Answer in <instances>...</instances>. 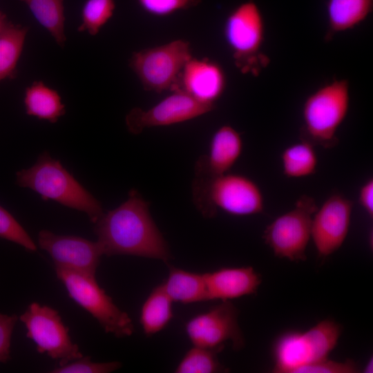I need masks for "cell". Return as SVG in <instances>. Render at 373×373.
I'll list each match as a JSON object with an SVG mask.
<instances>
[{"mask_svg": "<svg viewBox=\"0 0 373 373\" xmlns=\"http://www.w3.org/2000/svg\"><path fill=\"white\" fill-rule=\"evenodd\" d=\"M149 206L137 190L131 189L125 202L102 215L94 231L104 255L135 256L165 262L170 260L169 247Z\"/></svg>", "mask_w": 373, "mask_h": 373, "instance_id": "cell-1", "label": "cell"}, {"mask_svg": "<svg viewBox=\"0 0 373 373\" xmlns=\"http://www.w3.org/2000/svg\"><path fill=\"white\" fill-rule=\"evenodd\" d=\"M192 200L198 211L213 218L219 211L236 216L263 212L265 200L259 186L240 174L196 176L192 182Z\"/></svg>", "mask_w": 373, "mask_h": 373, "instance_id": "cell-2", "label": "cell"}, {"mask_svg": "<svg viewBox=\"0 0 373 373\" xmlns=\"http://www.w3.org/2000/svg\"><path fill=\"white\" fill-rule=\"evenodd\" d=\"M17 183L64 206L86 213L95 223L104 213L101 203L48 153L39 156L31 168L17 173Z\"/></svg>", "mask_w": 373, "mask_h": 373, "instance_id": "cell-3", "label": "cell"}, {"mask_svg": "<svg viewBox=\"0 0 373 373\" xmlns=\"http://www.w3.org/2000/svg\"><path fill=\"white\" fill-rule=\"evenodd\" d=\"M350 88L347 79H335L306 98L302 111L300 140L325 149L337 145V131L350 108Z\"/></svg>", "mask_w": 373, "mask_h": 373, "instance_id": "cell-4", "label": "cell"}, {"mask_svg": "<svg viewBox=\"0 0 373 373\" xmlns=\"http://www.w3.org/2000/svg\"><path fill=\"white\" fill-rule=\"evenodd\" d=\"M343 332L336 321L326 318L309 329L289 331L278 336L273 345L275 373H296L303 367L328 358Z\"/></svg>", "mask_w": 373, "mask_h": 373, "instance_id": "cell-5", "label": "cell"}, {"mask_svg": "<svg viewBox=\"0 0 373 373\" xmlns=\"http://www.w3.org/2000/svg\"><path fill=\"white\" fill-rule=\"evenodd\" d=\"M265 25L260 8L254 0L235 7L227 15L224 36L238 70L244 75H260L269 63L262 50Z\"/></svg>", "mask_w": 373, "mask_h": 373, "instance_id": "cell-6", "label": "cell"}, {"mask_svg": "<svg viewBox=\"0 0 373 373\" xmlns=\"http://www.w3.org/2000/svg\"><path fill=\"white\" fill-rule=\"evenodd\" d=\"M55 267L57 276L64 285L69 297L89 312L106 332L119 338L133 334L131 318L98 285L95 276Z\"/></svg>", "mask_w": 373, "mask_h": 373, "instance_id": "cell-7", "label": "cell"}, {"mask_svg": "<svg viewBox=\"0 0 373 373\" xmlns=\"http://www.w3.org/2000/svg\"><path fill=\"white\" fill-rule=\"evenodd\" d=\"M191 57L189 41L178 39L134 52L128 64L145 90L161 93L178 88L182 69Z\"/></svg>", "mask_w": 373, "mask_h": 373, "instance_id": "cell-8", "label": "cell"}, {"mask_svg": "<svg viewBox=\"0 0 373 373\" xmlns=\"http://www.w3.org/2000/svg\"><path fill=\"white\" fill-rule=\"evenodd\" d=\"M317 208L313 197L303 195L291 209L267 226L262 238L276 257L292 262L307 259L312 218Z\"/></svg>", "mask_w": 373, "mask_h": 373, "instance_id": "cell-9", "label": "cell"}, {"mask_svg": "<svg viewBox=\"0 0 373 373\" xmlns=\"http://www.w3.org/2000/svg\"><path fill=\"white\" fill-rule=\"evenodd\" d=\"M19 319L27 329V338L36 344L37 351L47 354L57 361L59 365L83 356L78 345L71 341L68 327L55 309L32 303Z\"/></svg>", "mask_w": 373, "mask_h": 373, "instance_id": "cell-10", "label": "cell"}, {"mask_svg": "<svg viewBox=\"0 0 373 373\" xmlns=\"http://www.w3.org/2000/svg\"><path fill=\"white\" fill-rule=\"evenodd\" d=\"M238 311L230 300L221 301L209 311L187 321L186 333L193 345L222 350L224 343L231 341L236 350L245 345L238 325Z\"/></svg>", "mask_w": 373, "mask_h": 373, "instance_id": "cell-11", "label": "cell"}, {"mask_svg": "<svg viewBox=\"0 0 373 373\" xmlns=\"http://www.w3.org/2000/svg\"><path fill=\"white\" fill-rule=\"evenodd\" d=\"M216 108V106L202 103L180 89L172 93L151 108L144 110L132 108L125 117L128 131L135 135L144 129L167 126L187 122Z\"/></svg>", "mask_w": 373, "mask_h": 373, "instance_id": "cell-12", "label": "cell"}, {"mask_svg": "<svg viewBox=\"0 0 373 373\" xmlns=\"http://www.w3.org/2000/svg\"><path fill=\"white\" fill-rule=\"evenodd\" d=\"M353 202L340 193L328 197L312 221L311 238L319 257L326 258L344 243L349 233Z\"/></svg>", "mask_w": 373, "mask_h": 373, "instance_id": "cell-13", "label": "cell"}, {"mask_svg": "<svg viewBox=\"0 0 373 373\" xmlns=\"http://www.w3.org/2000/svg\"><path fill=\"white\" fill-rule=\"evenodd\" d=\"M38 244L55 266L95 276L103 254L99 243L75 236L56 235L48 230L38 234Z\"/></svg>", "mask_w": 373, "mask_h": 373, "instance_id": "cell-14", "label": "cell"}, {"mask_svg": "<svg viewBox=\"0 0 373 373\" xmlns=\"http://www.w3.org/2000/svg\"><path fill=\"white\" fill-rule=\"evenodd\" d=\"M226 86V74L220 64L209 58L191 57L182 69L177 89L202 103L216 106Z\"/></svg>", "mask_w": 373, "mask_h": 373, "instance_id": "cell-15", "label": "cell"}, {"mask_svg": "<svg viewBox=\"0 0 373 373\" xmlns=\"http://www.w3.org/2000/svg\"><path fill=\"white\" fill-rule=\"evenodd\" d=\"M243 149L241 134L232 126L224 124L213 134L207 154L195 164L196 176H214L229 173L237 162Z\"/></svg>", "mask_w": 373, "mask_h": 373, "instance_id": "cell-16", "label": "cell"}, {"mask_svg": "<svg viewBox=\"0 0 373 373\" xmlns=\"http://www.w3.org/2000/svg\"><path fill=\"white\" fill-rule=\"evenodd\" d=\"M208 300L227 301L254 294L262 283L252 267H222L204 274Z\"/></svg>", "mask_w": 373, "mask_h": 373, "instance_id": "cell-17", "label": "cell"}, {"mask_svg": "<svg viewBox=\"0 0 373 373\" xmlns=\"http://www.w3.org/2000/svg\"><path fill=\"white\" fill-rule=\"evenodd\" d=\"M373 0H327L325 40L340 32L354 28L372 12Z\"/></svg>", "mask_w": 373, "mask_h": 373, "instance_id": "cell-18", "label": "cell"}, {"mask_svg": "<svg viewBox=\"0 0 373 373\" xmlns=\"http://www.w3.org/2000/svg\"><path fill=\"white\" fill-rule=\"evenodd\" d=\"M161 285L173 302L190 304L208 300L204 274L171 267Z\"/></svg>", "mask_w": 373, "mask_h": 373, "instance_id": "cell-19", "label": "cell"}, {"mask_svg": "<svg viewBox=\"0 0 373 373\" xmlns=\"http://www.w3.org/2000/svg\"><path fill=\"white\" fill-rule=\"evenodd\" d=\"M23 102L28 115L51 123L56 122L66 112L59 94L41 81H35L26 88Z\"/></svg>", "mask_w": 373, "mask_h": 373, "instance_id": "cell-20", "label": "cell"}, {"mask_svg": "<svg viewBox=\"0 0 373 373\" xmlns=\"http://www.w3.org/2000/svg\"><path fill=\"white\" fill-rule=\"evenodd\" d=\"M172 303L161 285L151 291L142 306L140 316L147 336L162 331L169 323L173 316Z\"/></svg>", "mask_w": 373, "mask_h": 373, "instance_id": "cell-21", "label": "cell"}, {"mask_svg": "<svg viewBox=\"0 0 373 373\" xmlns=\"http://www.w3.org/2000/svg\"><path fill=\"white\" fill-rule=\"evenodd\" d=\"M28 30L26 26L10 23L0 32V82L15 77Z\"/></svg>", "mask_w": 373, "mask_h": 373, "instance_id": "cell-22", "label": "cell"}, {"mask_svg": "<svg viewBox=\"0 0 373 373\" xmlns=\"http://www.w3.org/2000/svg\"><path fill=\"white\" fill-rule=\"evenodd\" d=\"M284 175L289 178H300L315 173L318 157L314 146L300 140L285 149L281 154Z\"/></svg>", "mask_w": 373, "mask_h": 373, "instance_id": "cell-23", "label": "cell"}, {"mask_svg": "<svg viewBox=\"0 0 373 373\" xmlns=\"http://www.w3.org/2000/svg\"><path fill=\"white\" fill-rule=\"evenodd\" d=\"M29 8L38 22L52 36L58 45L64 46V0H20Z\"/></svg>", "mask_w": 373, "mask_h": 373, "instance_id": "cell-24", "label": "cell"}, {"mask_svg": "<svg viewBox=\"0 0 373 373\" xmlns=\"http://www.w3.org/2000/svg\"><path fill=\"white\" fill-rule=\"evenodd\" d=\"M220 350L193 345L184 354L175 369V373H216L225 372L217 354Z\"/></svg>", "mask_w": 373, "mask_h": 373, "instance_id": "cell-25", "label": "cell"}, {"mask_svg": "<svg viewBox=\"0 0 373 373\" xmlns=\"http://www.w3.org/2000/svg\"><path fill=\"white\" fill-rule=\"evenodd\" d=\"M115 9V0H86L82 9V23L77 30L86 31L92 36L97 35L113 17Z\"/></svg>", "mask_w": 373, "mask_h": 373, "instance_id": "cell-26", "label": "cell"}, {"mask_svg": "<svg viewBox=\"0 0 373 373\" xmlns=\"http://www.w3.org/2000/svg\"><path fill=\"white\" fill-rule=\"evenodd\" d=\"M0 238L17 243L30 251L37 250L35 242L27 231L12 215L1 205Z\"/></svg>", "mask_w": 373, "mask_h": 373, "instance_id": "cell-27", "label": "cell"}, {"mask_svg": "<svg viewBox=\"0 0 373 373\" xmlns=\"http://www.w3.org/2000/svg\"><path fill=\"white\" fill-rule=\"evenodd\" d=\"M140 7L152 16L164 17L198 6L202 0H137Z\"/></svg>", "mask_w": 373, "mask_h": 373, "instance_id": "cell-28", "label": "cell"}, {"mask_svg": "<svg viewBox=\"0 0 373 373\" xmlns=\"http://www.w3.org/2000/svg\"><path fill=\"white\" fill-rule=\"evenodd\" d=\"M122 363L118 361L96 363L90 356H82L64 365H59L52 373H109L119 369Z\"/></svg>", "mask_w": 373, "mask_h": 373, "instance_id": "cell-29", "label": "cell"}, {"mask_svg": "<svg viewBox=\"0 0 373 373\" xmlns=\"http://www.w3.org/2000/svg\"><path fill=\"white\" fill-rule=\"evenodd\" d=\"M360 370L353 360L337 361L326 358L301 367L296 373H357Z\"/></svg>", "mask_w": 373, "mask_h": 373, "instance_id": "cell-30", "label": "cell"}, {"mask_svg": "<svg viewBox=\"0 0 373 373\" xmlns=\"http://www.w3.org/2000/svg\"><path fill=\"white\" fill-rule=\"evenodd\" d=\"M19 319L16 314L0 313V362L7 363L10 359V342L15 326Z\"/></svg>", "mask_w": 373, "mask_h": 373, "instance_id": "cell-31", "label": "cell"}, {"mask_svg": "<svg viewBox=\"0 0 373 373\" xmlns=\"http://www.w3.org/2000/svg\"><path fill=\"white\" fill-rule=\"evenodd\" d=\"M358 202L361 207L372 218L373 216V180L370 178L360 188Z\"/></svg>", "mask_w": 373, "mask_h": 373, "instance_id": "cell-32", "label": "cell"}, {"mask_svg": "<svg viewBox=\"0 0 373 373\" xmlns=\"http://www.w3.org/2000/svg\"><path fill=\"white\" fill-rule=\"evenodd\" d=\"M6 15L0 11V32H2L9 24Z\"/></svg>", "mask_w": 373, "mask_h": 373, "instance_id": "cell-33", "label": "cell"}, {"mask_svg": "<svg viewBox=\"0 0 373 373\" xmlns=\"http://www.w3.org/2000/svg\"><path fill=\"white\" fill-rule=\"evenodd\" d=\"M373 360L372 358H370V360L367 361V364L365 365V367L363 369V372L365 373H372L373 371Z\"/></svg>", "mask_w": 373, "mask_h": 373, "instance_id": "cell-34", "label": "cell"}]
</instances>
